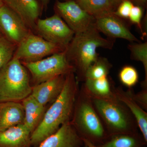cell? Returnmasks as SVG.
I'll use <instances>...</instances> for the list:
<instances>
[{
    "label": "cell",
    "mask_w": 147,
    "mask_h": 147,
    "mask_svg": "<svg viewBox=\"0 0 147 147\" xmlns=\"http://www.w3.org/2000/svg\"><path fill=\"white\" fill-rule=\"evenodd\" d=\"M3 36V35L2 32L1 31V30H0V36Z\"/></svg>",
    "instance_id": "cell-33"
},
{
    "label": "cell",
    "mask_w": 147,
    "mask_h": 147,
    "mask_svg": "<svg viewBox=\"0 0 147 147\" xmlns=\"http://www.w3.org/2000/svg\"><path fill=\"white\" fill-rule=\"evenodd\" d=\"M141 133L116 134L110 136L106 142L94 147H143L146 146Z\"/></svg>",
    "instance_id": "cell-20"
},
{
    "label": "cell",
    "mask_w": 147,
    "mask_h": 147,
    "mask_svg": "<svg viewBox=\"0 0 147 147\" xmlns=\"http://www.w3.org/2000/svg\"><path fill=\"white\" fill-rule=\"evenodd\" d=\"M140 1H146V0H140Z\"/></svg>",
    "instance_id": "cell-34"
},
{
    "label": "cell",
    "mask_w": 147,
    "mask_h": 147,
    "mask_svg": "<svg viewBox=\"0 0 147 147\" xmlns=\"http://www.w3.org/2000/svg\"><path fill=\"white\" fill-rule=\"evenodd\" d=\"M95 18L96 28L107 36L140 42V40L131 33L124 23L113 12Z\"/></svg>",
    "instance_id": "cell-11"
},
{
    "label": "cell",
    "mask_w": 147,
    "mask_h": 147,
    "mask_svg": "<svg viewBox=\"0 0 147 147\" xmlns=\"http://www.w3.org/2000/svg\"><path fill=\"white\" fill-rule=\"evenodd\" d=\"M79 89L74 72L67 74L60 94L46 110L39 125L32 132V147H36L62 125L71 121Z\"/></svg>",
    "instance_id": "cell-1"
},
{
    "label": "cell",
    "mask_w": 147,
    "mask_h": 147,
    "mask_svg": "<svg viewBox=\"0 0 147 147\" xmlns=\"http://www.w3.org/2000/svg\"><path fill=\"white\" fill-rule=\"evenodd\" d=\"M77 3L95 18L113 13L114 4L112 0H78Z\"/></svg>",
    "instance_id": "cell-21"
},
{
    "label": "cell",
    "mask_w": 147,
    "mask_h": 147,
    "mask_svg": "<svg viewBox=\"0 0 147 147\" xmlns=\"http://www.w3.org/2000/svg\"><path fill=\"white\" fill-rule=\"evenodd\" d=\"M24 66L30 71L33 80L38 84L57 76L74 72L73 67L67 60L65 50L50 57L31 62H24Z\"/></svg>",
    "instance_id": "cell-6"
},
{
    "label": "cell",
    "mask_w": 147,
    "mask_h": 147,
    "mask_svg": "<svg viewBox=\"0 0 147 147\" xmlns=\"http://www.w3.org/2000/svg\"><path fill=\"white\" fill-rule=\"evenodd\" d=\"M21 103L25 113L24 124L32 134L43 118L46 106L39 103L31 94L24 98Z\"/></svg>",
    "instance_id": "cell-19"
},
{
    "label": "cell",
    "mask_w": 147,
    "mask_h": 147,
    "mask_svg": "<svg viewBox=\"0 0 147 147\" xmlns=\"http://www.w3.org/2000/svg\"><path fill=\"white\" fill-rule=\"evenodd\" d=\"M132 88L127 91L122 87L115 88V93L118 99L123 102L133 114L137 121L138 127L145 141L147 143V113L134 100L131 94Z\"/></svg>",
    "instance_id": "cell-15"
},
{
    "label": "cell",
    "mask_w": 147,
    "mask_h": 147,
    "mask_svg": "<svg viewBox=\"0 0 147 147\" xmlns=\"http://www.w3.org/2000/svg\"><path fill=\"white\" fill-rule=\"evenodd\" d=\"M119 77L121 84L129 88H132L138 83L139 74L134 67L125 65L120 71Z\"/></svg>",
    "instance_id": "cell-25"
},
{
    "label": "cell",
    "mask_w": 147,
    "mask_h": 147,
    "mask_svg": "<svg viewBox=\"0 0 147 147\" xmlns=\"http://www.w3.org/2000/svg\"><path fill=\"white\" fill-rule=\"evenodd\" d=\"M143 147H146V146H144Z\"/></svg>",
    "instance_id": "cell-35"
},
{
    "label": "cell",
    "mask_w": 147,
    "mask_h": 147,
    "mask_svg": "<svg viewBox=\"0 0 147 147\" xmlns=\"http://www.w3.org/2000/svg\"><path fill=\"white\" fill-rule=\"evenodd\" d=\"M28 73L21 61L12 58L0 71V102H20L31 94Z\"/></svg>",
    "instance_id": "cell-5"
},
{
    "label": "cell",
    "mask_w": 147,
    "mask_h": 147,
    "mask_svg": "<svg viewBox=\"0 0 147 147\" xmlns=\"http://www.w3.org/2000/svg\"><path fill=\"white\" fill-rule=\"evenodd\" d=\"M143 15V11L140 7L133 5L129 13L128 18L133 24L137 25L142 30L141 20Z\"/></svg>",
    "instance_id": "cell-27"
},
{
    "label": "cell",
    "mask_w": 147,
    "mask_h": 147,
    "mask_svg": "<svg viewBox=\"0 0 147 147\" xmlns=\"http://www.w3.org/2000/svg\"><path fill=\"white\" fill-rule=\"evenodd\" d=\"M84 142L71 122L64 124L36 147H82Z\"/></svg>",
    "instance_id": "cell-12"
},
{
    "label": "cell",
    "mask_w": 147,
    "mask_h": 147,
    "mask_svg": "<svg viewBox=\"0 0 147 147\" xmlns=\"http://www.w3.org/2000/svg\"><path fill=\"white\" fill-rule=\"evenodd\" d=\"M0 30L4 36L16 45L30 33L22 18L5 4L0 8Z\"/></svg>",
    "instance_id": "cell-10"
},
{
    "label": "cell",
    "mask_w": 147,
    "mask_h": 147,
    "mask_svg": "<svg viewBox=\"0 0 147 147\" xmlns=\"http://www.w3.org/2000/svg\"><path fill=\"white\" fill-rule=\"evenodd\" d=\"M4 4L20 16L29 28L35 29L40 13L36 0H3Z\"/></svg>",
    "instance_id": "cell-14"
},
{
    "label": "cell",
    "mask_w": 147,
    "mask_h": 147,
    "mask_svg": "<svg viewBox=\"0 0 147 147\" xmlns=\"http://www.w3.org/2000/svg\"><path fill=\"white\" fill-rule=\"evenodd\" d=\"M67 74L60 75L36 85L32 87L31 94L44 106L53 103L63 89Z\"/></svg>",
    "instance_id": "cell-13"
},
{
    "label": "cell",
    "mask_w": 147,
    "mask_h": 147,
    "mask_svg": "<svg viewBox=\"0 0 147 147\" xmlns=\"http://www.w3.org/2000/svg\"><path fill=\"white\" fill-rule=\"evenodd\" d=\"M112 1L114 5L118 3H119L120 1H122L123 0H112Z\"/></svg>",
    "instance_id": "cell-31"
},
{
    "label": "cell",
    "mask_w": 147,
    "mask_h": 147,
    "mask_svg": "<svg viewBox=\"0 0 147 147\" xmlns=\"http://www.w3.org/2000/svg\"><path fill=\"white\" fill-rule=\"evenodd\" d=\"M133 5V3L129 0H123L117 10L113 13L119 18H128Z\"/></svg>",
    "instance_id": "cell-26"
},
{
    "label": "cell",
    "mask_w": 147,
    "mask_h": 147,
    "mask_svg": "<svg viewBox=\"0 0 147 147\" xmlns=\"http://www.w3.org/2000/svg\"><path fill=\"white\" fill-rule=\"evenodd\" d=\"M70 122L82 140L94 146L103 144L110 137L83 85L77 94Z\"/></svg>",
    "instance_id": "cell-3"
},
{
    "label": "cell",
    "mask_w": 147,
    "mask_h": 147,
    "mask_svg": "<svg viewBox=\"0 0 147 147\" xmlns=\"http://www.w3.org/2000/svg\"><path fill=\"white\" fill-rule=\"evenodd\" d=\"M16 45L4 36H0V71L13 58Z\"/></svg>",
    "instance_id": "cell-24"
},
{
    "label": "cell",
    "mask_w": 147,
    "mask_h": 147,
    "mask_svg": "<svg viewBox=\"0 0 147 147\" xmlns=\"http://www.w3.org/2000/svg\"><path fill=\"white\" fill-rule=\"evenodd\" d=\"M35 29L39 36L65 50L75 34L57 13L45 19H38Z\"/></svg>",
    "instance_id": "cell-8"
},
{
    "label": "cell",
    "mask_w": 147,
    "mask_h": 147,
    "mask_svg": "<svg viewBox=\"0 0 147 147\" xmlns=\"http://www.w3.org/2000/svg\"><path fill=\"white\" fill-rule=\"evenodd\" d=\"M133 59L141 62L144 68L145 79L141 84L142 88H147V42L133 43L129 45Z\"/></svg>",
    "instance_id": "cell-23"
},
{
    "label": "cell",
    "mask_w": 147,
    "mask_h": 147,
    "mask_svg": "<svg viewBox=\"0 0 147 147\" xmlns=\"http://www.w3.org/2000/svg\"><path fill=\"white\" fill-rule=\"evenodd\" d=\"M92 99L109 136L139 132L137 121L133 114L118 98L114 100Z\"/></svg>",
    "instance_id": "cell-4"
},
{
    "label": "cell",
    "mask_w": 147,
    "mask_h": 147,
    "mask_svg": "<svg viewBox=\"0 0 147 147\" xmlns=\"http://www.w3.org/2000/svg\"><path fill=\"white\" fill-rule=\"evenodd\" d=\"M132 97L135 101L145 111H147V88H142L140 92L135 94L133 90Z\"/></svg>",
    "instance_id": "cell-28"
},
{
    "label": "cell",
    "mask_w": 147,
    "mask_h": 147,
    "mask_svg": "<svg viewBox=\"0 0 147 147\" xmlns=\"http://www.w3.org/2000/svg\"><path fill=\"white\" fill-rule=\"evenodd\" d=\"M113 45V40L100 35L95 24L86 30L74 34L65 52L67 60L74 68L77 82H84L88 69L99 57L97 48L111 49Z\"/></svg>",
    "instance_id": "cell-2"
},
{
    "label": "cell",
    "mask_w": 147,
    "mask_h": 147,
    "mask_svg": "<svg viewBox=\"0 0 147 147\" xmlns=\"http://www.w3.org/2000/svg\"><path fill=\"white\" fill-rule=\"evenodd\" d=\"M82 84L92 98L104 100L117 99L115 93V86L108 76L96 79H87Z\"/></svg>",
    "instance_id": "cell-17"
},
{
    "label": "cell",
    "mask_w": 147,
    "mask_h": 147,
    "mask_svg": "<svg viewBox=\"0 0 147 147\" xmlns=\"http://www.w3.org/2000/svg\"><path fill=\"white\" fill-rule=\"evenodd\" d=\"M40 1L41 2L43 5L46 6L48 3H49L50 0H40Z\"/></svg>",
    "instance_id": "cell-30"
},
{
    "label": "cell",
    "mask_w": 147,
    "mask_h": 147,
    "mask_svg": "<svg viewBox=\"0 0 147 147\" xmlns=\"http://www.w3.org/2000/svg\"><path fill=\"white\" fill-rule=\"evenodd\" d=\"M25 113L21 102H0V131L24 124Z\"/></svg>",
    "instance_id": "cell-16"
},
{
    "label": "cell",
    "mask_w": 147,
    "mask_h": 147,
    "mask_svg": "<svg viewBox=\"0 0 147 147\" xmlns=\"http://www.w3.org/2000/svg\"><path fill=\"white\" fill-rule=\"evenodd\" d=\"M65 50L41 36L30 33L17 45L13 58L24 62H31Z\"/></svg>",
    "instance_id": "cell-7"
},
{
    "label": "cell",
    "mask_w": 147,
    "mask_h": 147,
    "mask_svg": "<svg viewBox=\"0 0 147 147\" xmlns=\"http://www.w3.org/2000/svg\"><path fill=\"white\" fill-rule=\"evenodd\" d=\"M112 67V64L107 59L98 57L87 70L85 80L100 79L108 76Z\"/></svg>",
    "instance_id": "cell-22"
},
{
    "label": "cell",
    "mask_w": 147,
    "mask_h": 147,
    "mask_svg": "<svg viewBox=\"0 0 147 147\" xmlns=\"http://www.w3.org/2000/svg\"><path fill=\"white\" fill-rule=\"evenodd\" d=\"M84 142V145L82 147H94V145L91 143L86 140H83Z\"/></svg>",
    "instance_id": "cell-29"
},
{
    "label": "cell",
    "mask_w": 147,
    "mask_h": 147,
    "mask_svg": "<svg viewBox=\"0 0 147 147\" xmlns=\"http://www.w3.org/2000/svg\"><path fill=\"white\" fill-rule=\"evenodd\" d=\"M57 14L74 34L86 30L95 24V18L83 9L74 1L56 4Z\"/></svg>",
    "instance_id": "cell-9"
},
{
    "label": "cell",
    "mask_w": 147,
    "mask_h": 147,
    "mask_svg": "<svg viewBox=\"0 0 147 147\" xmlns=\"http://www.w3.org/2000/svg\"><path fill=\"white\" fill-rule=\"evenodd\" d=\"M4 5L3 0H0V8Z\"/></svg>",
    "instance_id": "cell-32"
},
{
    "label": "cell",
    "mask_w": 147,
    "mask_h": 147,
    "mask_svg": "<svg viewBox=\"0 0 147 147\" xmlns=\"http://www.w3.org/2000/svg\"><path fill=\"white\" fill-rule=\"evenodd\" d=\"M31 135L24 124L0 131V147H32Z\"/></svg>",
    "instance_id": "cell-18"
}]
</instances>
